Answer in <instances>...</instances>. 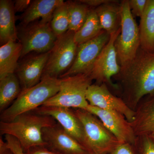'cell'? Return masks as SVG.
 Wrapping results in <instances>:
<instances>
[{
    "mask_svg": "<svg viewBox=\"0 0 154 154\" xmlns=\"http://www.w3.org/2000/svg\"><path fill=\"white\" fill-rule=\"evenodd\" d=\"M0 154H14L8 147L6 142L1 137L0 139Z\"/></svg>",
    "mask_w": 154,
    "mask_h": 154,
    "instance_id": "d6a6232c",
    "label": "cell"
},
{
    "mask_svg": "<svg viewBox=\"0 0 154 154\" xmlns=\"http://www.w3.org/2000/svg\"><path fill=\"white\" fill-rule=\"evenodd\" d=\"M113 78L121 90L119 97L134 111L146 96L154 95V52L140 47L135 57Z\"/></svg>",
    "mask_w": 154,
    "mask_h": 154,
    "instance_id": "6da1fadb",
    "label": "cell"
},
{
    "mask_svg": "<svg viewBox=\"0 0 154 154\" xmlns=\"http://www.w3.org/2000/svg\"><path fill=\"white\" fill-rule=\"evenodd\" d=\"M109 154H138L134 145L129 143H120Z\"/></svg>",
    "mask_w": 154,
    "mask_h": 154,
    "instance_id": "83f0119b",
    "label": "cell"
},
{
    "mask_svg": "<svg viewBox=\"0 0 154 154\" xmlns=\"http://www.w3.org/2000/svg\"><path fill=\"white\" fill-rule=\"evenodd\" d=\"M42 138L48 149L60 154H90L85 148L57 122L42 130Z\"/></svg>",
    "mask_w": 154,
    "mask_h": 154,
    "instance_id": "4fadbf2b",
    "label": "cell"
},
{
    "mask_svg": "<svg viewBox=\"0 0 154 154\" xmlns=\"http://www.w3.org/2000/svg\"><path fill=\"white\" fill-rule=\"evenodd\" d=\"M14 13V3L11 1H0V40L3 45L16 41L17 38Z\"/></svg>",
    "mask_w": 154,
    "mask_h": 154,
    "instance_id": "d6986e66",
    "label": "cell"
},
{
    "mask_svg": "<svg viewBox=\"0 0 154 154\" xmlns=\"http://www.w3.org/2000/svg\"><path fill=\"white\" fill-rule=\"evenodd\" d=\"M19 37L22 46V57L32 51L41 54L49 52L57 38L50 23L40 21L25 26Z\"/></svg>",
    "mask_w": 154,
    "mask_h": 154,
    "instance_id": "9c48e42d",
    "label": "cell"
},
{
    "mask_svg": "<svg viewBox=\"0 0 154 154\" xmlns=\"http://www.w3.org/2000/svg\"><path fill=\"white\" fill-rule=\"evenodd\" d=\"M57 123L54 119L33 111L18 116L9 122H0L2 135H10L19 141L24 152L37 146H46L42 138V130Z\"/></svg>",
    "mask_w": 154,
    "mask_h": 154,
    "instance_id": "7a4b0ae2",
    "label": "cell"
},
{
    "mask_svg": "<svg viewBox=\"0 0 154 154\" xmlns=\"http://www.w3.org/2000/svg\"><path fill=\"white\" fill-rule=\"evenodd\" d=\"M64 2L63 0L32 1L22 16V24L27 26L38 19H41L40 21L43 23H51L56 9Z\"/></svg>",
    "mask_w": 154,
    "mask_h": 154,
    "instance_id": "e0dca14e",
    "label": "cell"
},
{
    "mask_svg": "<svg viewBox=\"0 0 154 154\" xmlns=\"http://www.w3.org/2000/svg\"><path fill=\"white\" fill-rule=\"evenodd\" d=\"M134 111L130 123L136 136L150 134L154 131V96L143 98Z\"/></svg>",
    "mask_w": 154,
    "mask_h": 154,
    "instance_id": "2e32d148",
    "label": "cell"
},
{
    "mask_svg": "<svg viewBox=\"0 0 154 154\" xmlns=\"http://www.w3.org/2000/svg\"><path fill=\"white\" fill-rule=\"evenodd\" d=\"M86 110L98 117L120 143L134 144L137 137L130 122L124 115L116 111L103 110L90 105Z\"/></svg>",
    "mask_w": 154,
    "mask_h": 154,
    "instance_id": "7c38bea8",
    "label": "cell"
},
{
    "mask_svg": "<svg viewBox=\"0 0 154 154\" xmlns=\"http://www.w3.org/2000/svg\"><path fill=\"white\" fill-rule=\"evenodd\" d=\"M22 91L17 75L11 73L0 79V111L7 109L18 98Z\"/></svg>",
    "mask_w": 154,
    "mask_h": 154,
    "instance_id": "7402d4cb",
    "label": "cell"
},
{
    "mask_svg": "<svg viewBox=\"0 0 154 154\" xmlns=\"http://www.w3.org/2000/svg\"><path fill=\"white\" fill-rule=\"evenodd\" d=\"M82 125L84 147L90 154H109L120 143L96 116L86 110L75 109Z\"/></svg>",
    "mask_w": 154,
    "mask_h": 154,
    "instance_id": "277c9868",
    "label": "cell"
},
{
    "mask_svg": "<svg viewBox=\"0 0 154 154\" xmlns=\"http://www.w3.org/2000/svg\"><path fill=\"white\" fill-rule=\"evenodd\" d=\"M86 99L91 106L121 113L129 122L134 118V110L131 109L121 98L112 94L106 84H92L87 90Z\"/></svg>",
    "mask_w": 154,
    "mask_h": 154,
    "instance_id": "8fae6325",
    "label": "cell"
},
{
    "mask_svg": "<svg viewBox=\"0 0 154 154\" xmlns=\"http://www.w3.org/2000/svg\"><path fill=\"white\" fill-rule=\"evenodd\" d=\"M22 46L20 42L10 41L0 48V79L7 75L14 73L21 57Z\"/></svg>",
    "mask_w": 154,
    "mask_h": 154,
    "instance_id": "44dd1931",
    "label": "cell"
},
{
    "mask_svg": "<svg viewBox=\"0 0 154 154\" xmlns=\"http://www.w3.org/2000/svg\"><path fill=\"white\" fill-rule=\"evenodd\" d=\"M111 0H81L78 1L79 2L85 4L89 7H96L98 8L99 6L102 5L103 4L110 2H112Z\"/></svg>",
    "mask_w": 154,
    "mask_h": 154,
    "instance_id": "1f68e13d",
    "label": "cell"
},
{
    "mask_svg": "<svg viewBox=\"0 0 154 154\" xmlns=\"http://www.w3.org/2000/svg\"><path fill=\"white\" fill-rule=\"evenodd\" d=\"M118 3L112 1L95 9L102 29L110 35L120 28L121 6Z\"/></svg>",
    "mask_w": 154,
    "mask_h": 154,
    "instance_id": "ac0fdd59",
    "label": "cell"
},
{
    "mask_svg": "<svg viewBox=\"0 0 154 154\" xmlns=\"http://www.w3.org/2000/svg\"><path fill=\"white\" fill-rule=\"evenodd\" d=\"M139 28L141 48L154 52V0H148Z\"/></svg>",
    "mask_w": 154,
    "mask_h": 154,
    "instance_id": "ffe728a7",
    "label": "cell"
},
{
    "mask_svg": "<svg viewBox=\"0 0 154 154\" xmlns=\"http://www.w3.org/2000/svg\"><path fill=\"white\" fill-rule=\"evenodd\" d=\"M134 145L138 154H154V141L149 135L137 137Z\"/></svg>",
    "mask_w": 154,
    "mask_h": 154,
    "instance_id": "484cf974",
    "label": "cell"
},
{
    "mask_svg": "<svg viewBox=\"0 0 154 154\" xmlns=\"http://www.w3.org/2000/svg\"><path fill=\"white\" fill-rule=\"evenodd\" d=\"M49 55L50 51L40 54L28 58L18 65L16 72L22 91L40 82Z\"/></svg>",
    "mask_w": 154,
    "mask_h": 154,
    "instance_id": "9a60e30c",
    "label": "cell"
},
{
    "mask_svg": "<svg viewBox=\"0 0 154 154\" xmlns=\"http://www.w3.org/2000/svg\"><path fill=\"white\" fill-rule=\"evenodd\" d=\"M32 1L29 0H17L14 4L15 12H21L26 11L32 2Z\"/></svg>",
    "mask_w": 154,
    "mask_h": 154,
    "instance_id": "4dcf8cb0",
    "label": "cell"
},
{
    "mask_svg": "<svg viewBox=\"0 0 154 154\" xmlns=\"http://www.w3.org/2000/svg\"><path fill=\"white\" fill-rule=\"evenodd\" d=\"M69 31L75 33L85 22L90 9L88 6L79 2H68Z\"/></svg>",
    "mask_w": 154,
    "mask_h": 154,
    "instance_id": "cb8c5ba5",
    "label": "cell"
},
{
    "mask_svg": "<svg viewBox=\"0 0 154 154\" xmlns=\"http://www.w3.org/2000/svg\"><path fill=\"white\" fill-rule=\"evenodd\" d=\"M102 30L95 9H91L84 25L75 33V41L78 45H80L95 38Z\"/></svg>",
    "mask_w": 154,
    "mask_h": 154,
    "instance_id": "603a6c76",
    "label": "cell"
},
{
    "mask_svg": "<svg viewBox=\"0 0 154 154\" xmlns=\"http://www.w3.org/2000/svg\"><path fill=\"white\" fill-rule=\"evenodd\" d=\"M54 119L64 129L84 146L85 135L82 122L74 110L66 107L42 105L33 111Z\"/></svg>",
    "mask_w": 154,
    "mask_h": 154,
    "instance_id": "5bb4252c",
    "label": "cell"
},
{
    "mask_svg": "<svg viewBox=\"0 0 154 154\" xmlns=\"http://www.w3.org/2000/svg\"><path fill=\"white\" fill-rule=\"evenodd\" d=\"M92 81L85 74L62 78L59 92L43 105L87 110L89 104L86 94Z\"/></svg>",
    "mask_w": 154,
    "mask_h": 154,
    "instance_id": "5b68a950",
    "label": "cell"
},
{
    "mask_svg": "<svg viewBox=\"0 0 154 154\" xmlns=\"http://www.w3.org/2000/svg\"><path fill=\"white\" fill-rule=\"evenodd\" d=\"M25 154H60L48 149L46 146H37L24 152Z\"/></svg>",
    "mask_w": 154,
    "mask_h": 154,
    "instance_id": "f546056e",
    "label": "cell"
},
{
    "mask_svg": "<svg viewBox=\"0 0 154 154\" xmlns=\"http://www.w3.org/2000/svg\"><path fill=\"white\" fill-rule=\"evenodd\" d=\"M120 31V28L110 34L109 41L98 56L89 74L97 85L105 84L116 90H118V86L113 82L111 78L118 74L121 69L115 47L116 40Z\"/></svg>",
    "mask_w": 154,
    "mask_h": 154,
    "instance_id": "ba28073f",
    "label": "cell"
},
{
    "mask_svg": "<svg viewBox=\"0 0 154 154\" xmlns=\"http://www.w3.org/2000/svg\"><path fill=\"white\" fill-rule=\"evenodd\" d=\"M110 38V34L103 30L95 38L78 45L73 63L60 79L81 74L89 75L96 59Z\"/></svg>",
    "mask_w": 154,
    "mask_h": 154,
    "instance_id": "30bf717a",
    "label": "cell"
},
{
    "mask_svg": "<svg viewBox=\"0 0 154 154\" xmlns=\"http://www.w3.org/2000/svg\"><path fill=\"white\" fill-rule=\"evenodd\" d=\"M51 26L57 36L63 35L69 30V19L68 2L63 3L54 11Z\"/></svg>",
    "mask_w": 154,
    "mask_h": 154,
    "instance_id": "d4e9b609",
    "label": "cell"
},
{
    "mask_svg": "<svg viewBox=\"0 0 154 154\" xmlns=\"http://www.w3.org/2000/svg\"><path fill=\"white\" fill-rule=\"evenodd\" d=\"M61 79L45 78L32 88L21 91L18 98L1 114V121L9 122L18 116L42 106L59 92Z\"/></svg>",
    "mask_w": 154,
    "mask_h": 154,
    "instance_id": "3957f363",
    "label": "cell"
},
{
    "mask_svg": "<svg viewBox=\"0 0 154 154\" xmlns=\"http://www.w3.org/2000/svg\"><path fill=\"white\" fill-rule=\"evenodd\" d=\"M133 16L142 17L145 10L148 0H128Z\"/></svg>",
    "mask_w": 154,
    "mask_h": 154,
    "instance_id": "4316f807",
    "label": "cell"
},
{
    "mask_svg": "<svg viewBox=\"0 0 154 154\" xmlns=\"http://www.w3.org/2000/svg\"><path fill=\"white\" fill-rule=\"evenodd\" d=\"M153 96H154V95H153Z\"/></svg>",
    "mask_w": 154,
    "mask_h": 154,
    "instance_id": "e575fe53",
    "label": "cell"
},
{
    "mask_svg": "<svg viewBox=\"0 0 154 154\" xmlns=\"http://www.w3.org/2000/svg\"><path fill=\"white\" fill-rule=\"evenodd\" d=\"M5 139L8 147L14 154H25L22 146L16 138L10 135H5Z\"/></svg>",
    "mask_w": 154,
    "mask_h": 154,
    "instance_id": "f1b7e54d",
    "label": "cell"
},
{
    "mask_svg": "<svg viewBox=\"0 0 154 154\" xmlns=\"http://www.w3.org/2000/svg\"><path fill=\"white\" fill-rule=\"evenodd\" d=\"M121 31L115 42L119 63L122 67L132 60L140 47L139 28L134 18L128 0L121 2Z\"/></svg>",
    "mask_w": 154,
    "mask_h": 154,
    "instance_id": "8992f818",
    "label": "cell"
},
{
    "mask_svg": "<svg viewBox=\"0 0 154 154\" xmlns=\"http://www.w3.org/2000/svg\"><path fill=\"white\" fill-rule=\"evenodd\" d=\"M74 35V32L68 30L58 36L54 46L50 51L42 79L48 77L60 79L72 66L78 48Z\"/></svg>",
    "mask_w": 154,
    "mask_h": 154,
    "instance_id": "52a82bcc",
    "label": "cell"
},
{
    "mask_svg": "<svg viewBox=\"0 0 154 154\" xmlns=\"http://www.w3.org/2000/svg\"><path fill=\"white\" fill-rule=\"evenodd\" d=\"M149 136L152 139V140H153L154 141V131L153 132H152L149 135Z\"/></svg>",
    "mask_w": 154,
    "mask_h": 154,
    "instance_id": "836d02e7",
    "label": "cell"
}]
</instances>
